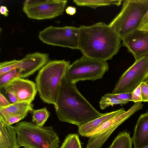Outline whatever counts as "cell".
Instances as JSON below:
<instances>
[{"label": "cell", "mask_w": 148, "mask_h": 148, "mask_svg": "<svg viewBox=\"0 0 148 148\" xmlns=\"http://www.w3.org/2000/svg\"><path fill=\"white\" fill-rule=\"evenodd\" d=\"M78 49L83 56L103 61L111 60L121 47V39L115 29L101 22L81 26Z\"/></svg>", "instance_id": "cell-1"}, {"label": "cell", "mask_w": 148, "mask_h": 148, "mask_svg": "<svg viewBox=\"0 0 148 148\" xmlns=\"http://www.w3.org/2000/svg\"><path fill=\"white\" fill-rule=\"evenodd\" d=\"M54 107L60 121L74 124L78 127L104 114L92 106L79 91L76 84L67 80L65 75Z\"/></svg>", "instance_id": "cell-2"}, {"label": "cell", "mask_w": 148, "mask_h": 148, "mask_svg": "<svg viewBox=\"0 0 148 148\" xmlns=\"http://www.w3.org/2000/svg\"><path fill=\"white\" fill-rule=\"evenodd\" d=\"M70 65L69 61L51 60L40 70L35 78V83L39 95L43 102L56 105L62 79Z\"/></svg>", "instance_id": "cell-3"}, {"label": "cell", "mask_w": 148, "mask_h": 148, "mask_svg": "<svg viewBox=\"0 0 148 148\" xmlns=\"http://www.w3.org/2000/svg\"><path fill=\"white\" fill-rule=\"evenodd\" d=\"M20 147L25 148H58L60 141L52 126H38L21 121L14 126Z\"/></svg>", "instance_id": "cell-4"}, {"label": "cell", "mask_w": 148, "mask_h": 148, "mask_svg": "<svg viewBox=\"0 0 148 148\" xmlns=\"http://www.w3.org/2000/svg\"><path fill=\"white\" fill-rule=\"evenodd\" d=\"M148 9V0H124L120 12L109 25L121 40L138 29Z\"/></svg>", "instance_id": "cell-5"}, {"label": "cell", "mask_w": 148, "mask_h": 148, "mask_svg": "<svg viewBox=\"0 0 148 148\" xmlns=\"http://www.w3.org/2000/svg\"><path fill=\"white\" fill-rule=\"evenodd\" d=\"M109 69L106 61L94 59L83 55L70 64L65 75L69 82L76 84L80 81L101 79Z\"/></svg>", "instance_id": "cell-6"}, {"label": "cell", "mask_w": 148, "mask_h": 148, "mask_svg": "<svg viewBox=\"0 0 148 148\" xmlns=\"http://www.w3.org/2000/svg\"><path fill=\"white\" fill-rule=\"evenodd\" d=\"M148 78V55L137 60L121 76L116 84L112 93L132 92Z\"/></svg>", "instance_id": "cell-7"}, {"label": "cell", "mask_w": 148, "mask_h": 148, "mask_svg": "<svg viewBox=\"0 0 148 148\" xmlns=\"http://www.w3.org/2000/svg\"><path fill=\"white\" fill-rule=\"evenodd\" d=\"M142 101L135 103L125 112L107 121L84 137L89 139L86 148H101L111 134L120 124L136 112L142 109Z\"/></svg>", "instance_id": "cell-8"}, {"label": "cell", "mask_w": 148, "mask_h": 148, "mask_svg": "<svg viewBox=\"0 0 148 148\" xmlns=\"http://www.w3.org/2000/svg\"><path fill=\"white\" fill-rule=\"evenodd\" d=\"M79 27L66 26H50L40 31L39 39L49 45L78 49Z\"/></svg>", "instance_id": "cell-9"}, {"label": "cell", "mask_w": 148, "mask_h": 148, "mask_svg": "<svg viewBox=\"0 0 148 148\" xmlns=\"http://www.w3.org/2000/svg\"><path fill=\"white\" fill-rule=\"evenodd\" d=\"M67 2L66 0H27L23 10L30 18L51 19L63 14Z\"/></svg>", "instance_id": "cell-10"}, {"label": "cell", "mask_w": 148, "mask_h": 148, "mask_svg": "<svg viewBox=\"0 0 148 148\" xmlns=\"http://www.w3.org/2000/svg\"><path fill=\"white\" fill-rule=\"evenodd\" d=\"M48 53L36 52L27 54L20 60H14L0 63V75L11 70H20L21 78L24 79L33 74L49 61Z\"/></svg>", "instance_id": "cell-11"}, {"label": "cell", "mask_w": 148, "mask_h": 148, "mask_svg": "<svg viewBox=\"0 0 148 148\" xmlns=\"http://www.w3.org/2000/svg\"><path fill=\"white\" fill-rule=\"evenodd\" d=\"M2 88L14 95L19 102L29 103L34 100L38 92L34 82L21 78L13 80Z\"/></svg>", "instance_id": "cell-12"}, {"label": "cell", "mask_w": 148, "mask_h": 148, "mask_svg": "<svg viewBox=\"0 0 148 148\" xmlns=\"http://www.w3.org/2000/svg\"><path fill=\"white\" fill-rule=\"evenodd\" d=\"M122 45L135 60L148 55V30L137 29L121 39Z\"/></svg>", "instance_id": "cell-13"}, {"label": "cell", "mask_w": 148, "mask_h": 148, "mask_svg": "<svg viewBox=\"0 0 148 148\" xmlns=\"http://www.w3.org/2000/svg\"><path fill=\"white\" fill-rule=\"evenodd\" d=\"M132 138L134 148H143L148 146V112L139 116Z\"/></svg>", "instance_id": "cell-14"}, {"label": "cell", "mask_w": 148, "mask_h": 148, "mask_svg": "<svg viewBox=\"0 0 148 148\" xmlns=\"http://www.w3.org/2000/svg\"><path fill=\"white\" fill-rule=\"evenodd\" d=\"M16 134L15 127L0 115V148H19Z\"/></svg>", "instance_id": "cell-15"}, {"label": "cell", "mask_w": 148, "mask_h": 148, "mask_svg": "<svg viewBox=\"0 0 148 148\" xmlns=\"http://www.w3.org/2000/svg\"><path fill=\"white\" fill-rule=\"evenodd\" d=\"M126 111L124 108H122L111 112L104 113L102 116L78 127V132L82 136H84L106 122Z\"/></svg>", "instance_id": "cell-16"}, {"label": "cell", "mask_w": 148, "mask_h": 148, "mask_svg": "<svg viewBox=\"0 0 148 148\" xmlns=\"http://www.w3.org/2000/svg\"><path fill=\"white\" fill-rule=\"evenodd\" d=\"M34 105L26 102H18L0 109V115L3 117L15 116L29 113L33 110Z\"/></svg>", "instance_id": "cell-17"}, {"label": "cell", "mask_w": 148, "mask_h": 148, "mask_svg": "<svg viewBox=\"0 0 148 148\" xmlns=\"http://www.w3.org/2000/svg\"><path fill=\"white\" fill-rule=\"evenodd\" d=\"M121 0H74L73 1L79 6H86L94 9L98 7L112 5L119 6Z\"/></svg>", "instance_id": "cell-18"}, {"label": "cell", "mask_w": 148, "mask_h": 148, "mask_svg": "<svg viewBox=\"0 0 148 148\" xmlns=\"http://www.w3.org/2000/svg\"><path fill=\"white\" fill-rule=\"evenodd\" d=\"M130 135L125 130L120 132L109 148H132L133 142Z\"/></svg>", "instance_id": "cell-19"}, {"label": "cell", "mask_w": 148, "mask_h": 148, "mask_svg": "<svg viewBox=\"0 0 148 148\" xmlns=\"http://www.w3.org/2000/svg\"><path fill=\"white\" fill-rule=\"evenodd\" d=\"M31 112L32 122L38 126H43L50 115L46 107L38 110L33 109Z\"/></svg>", "instance_id": "cell-20"}, {"label": "cell", "mask_w": 148, "mask_h": 148, "mask_svg": "<svg viewBox=\"0 0 148 148\" xmlns=\"http://www.w3.org/2000/svg\"><path fill=\"white\" fill-rule=\"evenodd\" d=\"M21 78L20 70L15 69L11 70L0 75V88L15 79Z\"/></svg>", "instance_id": "cell-21"}, {"label": "cell", "mask_w": 148, "mask_h": 148, "mask_svg": "<svg viewBox=\"0 0 148 148\" xmlns=\"http://www.w3.org/2000/svg\"><path fill=\"white\" fill-rule=\"evenodd\" d=\"M60 148H82L78 134L75 133L68 135Z\"/></svg>", "instance_id": "cell-22"}, {"label": "cell", "mask_w": 148, "mask_h": 148, "mask_svg": "<svg viewBox=\"0 0 148 148\" xmlns=\"http://www.w3.org/2000/svg\"><path fill=\"white\" fill-rule=\"evenodd\" d=\"M129 102L127 101L119 99L105 95L101 97L99 102V105L100 108L104 110L111 106H113L119 104H125Z\"/></svg>", "instance_id": "cell-23"}, {"label": "cell", "mask_w": 148, "mask_h": 148, "mask_svg": "<svg viewBox=\"0 0 148 148\" xmlns=\"http://www.w3.org/2000/svg\"><path fill=\"white\" fill-rule=\"evenodd\" d=\"M132 92H130L119 94L107 93L105 95L119 99L127 101H132Z\"/></svg>", "instance_id": "cell-24"}, {"label": "cell", "mask_w": 148, "mask_h": 148, "mask_svg": "<svg viewBox=\"0 0 148 148\" xmlns=\"http://www.w3.org/2000/svg\"><path fill=\"white\" fill-rule=\"evenodd\" d=\"M28 114L26 113L22 115L15 116L2 117L6 122L8 124L12 125L14 123H17L20 120L24 119L27 116Z\"/></svg>", "instance_id": "cell-25"}, {"label": "cell", "mask_w": 148, "mask_h": 148, "mask_svg": "<svg viewBox=\"0 0 148 148\" xmlns=\"http://www.w3.org/2000/svg\"><path fill=\"white\" fill-rule=\"evenodd\" d=\"M132 101L134 103L140 101H142L140 84L132 92Z\"/></svg>", "instance_id": "cell-26"}, {"label": "cell", "mask_w": 148, "mask_h": 148, "mask_svg": "<svg viewBox=\"0 0 148 148\" xmlns=\"http://www.w3.org/2000/svg\"><path fill=\"white\" fill-rule=\"evenodd\" d=\"M142 101H148V84L144 82L140 83Z\"/></svg>", "instance_id": "cell-27"}, {"label": "cell", "mask_w": 148, "mask_h": 148, "mask_svg": "<svg viewBox=\"0 0 148 148\" xmlns=\"http://www.w3.org/2000/svg\"><path fill=\"white\" fill-rule=\"evenodd\" d=\"M0 92L3 94L9 101L12 104L19 102L16 97L12 94L6 91L4 88L0 89Z\"/></svg>", "instance_id": "cell-28"}, {"label": "cell", "mask_w": 148, "mask_h": 148, "mask_svg": "<svg viewBox=\"0 0 148 148\" xmlns=\"http://www.w3.org/2000/svg\"><path fill=\"white\" fill-rule=\"evenodd\" d=\"M11 104L5 96L0 92V109L7 107Z\"/></svg>", "instance_id": "cell-29"}, {"label": "cell", "mask_w": 148, "mask_h": 148, "mask_svg": "<svg viewBox=\"0 0 148 148\" xmlns=\"http://www.w3.org/2000/svg\"><path fill=\"white\" fill-rule=\"evenodd\" d=\"M76 8L74 7L69 6L65 10L66 13L70 15H73L76 12Z\"/></svg>", "instance_id": "cell-30"}, {"label": "cell", "mask_w": 148, "mask_h": 148, "mask_svg": "<svg viewBox=\"0 0 148 148\" xmlns=\"http://www.w3.org/2000/svg\"><path fill=\"white\" fill-rule=\"evenodd\" d=\"M9 10L7 9L6 6H1L0 7V13L5 16H7L8 15V12Z\"/></svg>", "instance_id": "cell-31"}, {"label": "cell", "mask_w": 148, "mask_h": 148, "mask_svg": "<svg viewBox=\"0 0 148 148\" xmlns=\"http://www.w3.org/2000/svg\"><path fill=\"white\" fill-rule=\"evenodd\" d=\"M148 23V9L143 17L140 23V26Z\"/></svg>", "instance_id": "cell-32"}, {"label": "cell", "mask_w": 148, "mask_h": 148, "mask_svg": "<svg viewBox=\"0 0 148 148\" xmlns=\"http://www.w3.org/2000/svg\"><path fill=\"white\" fill-rule=\"evenodd\" d=\"M138 29L142 30H148V23L140 26L138 28Z\"/></svg>", "instance_id": "cell-33"}, {"label": "cell", "mask_w": 148, "mask_h": 148, "mask_svg": "<svg viewBox=\"0 0 148 148\" xmlns=\"http://www.w3.org/2000/svg\"><path fill=\"white\" fill-rule=\"evenodd\" d=\"M144 82L148 84V79H147Z\"/></svg>", "instance_id": "cell-34"}, {"label": "cell", "mask_w": 148, "mask_h": 148, "mask_svg": "<svg viewBox=\"0 0 148 148\" xmlns=\"http://www.w3.org/2000/svg\"><path fill=\"white\" fill-rule=\"evenodd\" d=\"M148 148V146L144 147V148Z\"/></svg>", "instance_id": "cell-35"}]
</instances>
